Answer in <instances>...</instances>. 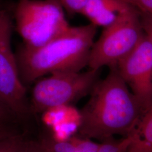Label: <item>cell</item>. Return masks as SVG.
<instances>
[{"label":"cell","mask_w":152,"mask_h":152,"mask_svg":"<svg viewBox=\"0 0 152 152\" xmlns=\"http://www.w3.org/2000/svg\"><path fill=\"white\" fill-rule=\"evenodd\" d=\"M11 34L7 33L0 41V99L15 116L23 118L31 110L11 49Z\"/></svg>","instance_id":"cell-7"},{"label":"cell","mask_w":152,"mask_h":152,"mask_svg":"<svg viewBox=\"0 0 152 152\" xmlns=\"http://www.w3.org/2000/svg\"><path fill=\"white\" fill-rule=\"evenodd\" d=\"M96 28L91 23L71 26L59 37L38 49H28L22 45L15 56L24 84L54 73L81 71L88 65Z\"/></svg>","instance_id":"cell-2"},{"label":"cell","mask_w":152,"mask_h":152,"mask_svg":"<svg viewBox=\"0 0 152 152\" xmlns=\"http://www.w3.org/2000/svg\"><path fill=\"white\" fill-rule=\"evenodd\" d=\"M99 71L57 72L39 80L33 88L31 110L43 113L55 107L71 105L90 94L99 80Z\"/></svg>","instance_id":"cell-5"},{"label":"cell","mask_w":152,"mask_h":152,"mask_svg":"<svg viewBox=\"0 0 152 152\" xmlns=\"http://www.w3.org/2000/svg\"><path fill=\"white\" fill-rule=\"evenodd\" d=\"M25 139L15 134L0 140V152H19Z\"/></svg>","instance_id":"cell-12"},{"label":"cell","mask_w":152,"mask_h":152,"mask_svg":"<svg viewBox=\"0 0 152 152\" xmlns=\"http://www.w3.org/2000/svg\"><path fill=\"white\" fill-rule=\"evenodd\" d=\"M11 31L10 17L5 10L0 9V41L6 34Z\"/></svg>","instance_id":"cell-15"},{"label":"cell","mask_w":152,"mask_h":152,"mask_svg":"<svg viewBox=\"0 0 152 152\" xmlns=\"http://www.w3.org/2000/svg\"><path fill=\"white\" fill-rule=\"evenodd\" d=\"M133 7L126 0H89L81 14L96 27L106 28Z\"/></svg>","instance_id":"cell-8"},{"label":"cell","mask_w":152,"mask_h":152,"mask_svg":"<svg viewBox=\"0 0 152 152\" xmlns=\"http://www.w3.org/2000/svg\"><path fill=\"white\" fill-rule=\"evenodd\" d=\"M130 136L127 152H152V106L142 115Z\"/></svg>","instance_id":"cell-10"},{"label":"cell","mask_w":152,"mask_h":152,"mask_svg":"<svg viewBox=\"0 0 152 152\" xmlns=\"http://www.w3.org/2000/svg\"><path fill=\"white\" fill-rule=\"evenodd\" d=\"M139 14L144 32L150 40L152 45V16L140 12Z\"/></svg>","instance_id":"cell-16"},{"label":"cell","mask_w":152,"mask_h":152,"mask_svg":"<svg viewBox=\"0 0 152 152\" xmlns=\"http://www.w3.org/2000/svg\"><path fill=\"white\" fill-rule=\"evenodd\" d=\"M4 124H5L4 122H2V121H0V126H1V125H4Z\"/></svg>","instance_id":"cell-20"},{"label":"cell","mask_w":152,"mask_h":152,"mask_svg":"<svg viewBox=\"0 0 152 152\" xmlns=\"http://www.w3.org/2000/svg\"><path fill=\"white\" fill-rule=\"evenodd\" d=\"M64 9L72 14H81L89 0H59Z\"/></svg>","instance_id":"cell-13"},{"label":"cell","mask_w":152,"mask_h":152,"mask_svg":"<svg viewBox=\"0 0 152 152\" xmlns=\"http://www.w3.org/2000/svg\"><path fill=\"white\" fill-rule=\"evenodd\" d=\"M131 141L130 136L119 140L110 138L100 142L97 152H127Z\"/></svg>","instance_id":"cell-11"},{"label":"cell","mask_w":152,"mask_h":152,"mask_svg":"<svg viewBox=\"0 0 152 152\" xmlns=\"http://www.w3.org/2000/svg\"><path fill=\"white\" fill-rule=\"evenodd\" d=\"M19 152H48L39 141L24 140Z\"/></svg>","instance_id":"cell-17"},{"label":"cell","mask_w":152,"mask_h":152,"mask_svg":"<svg viewBox=\"0 0 152 152\" xmlns=\"http://www.w3.org/2000/svg\"><path fill=\"white\" fill-rule=\"evenodd\" d=\"M80 110L78 135L101 142L114 136H130L144 112L120 75L117 65L109 66Z\"/></svg>","instance_id":"cell-1"},{"label":"cell","mask_w":152,"mask_h":152,"mask_svg":"<svg viewBox=\"0 0 152 152\" xmlns=\"http://www.w3.org/2000/svg\"><path fill=\"white\" fill-rule=\"evenodd\" d=\"M15 116L11 112V110L7 107L0 99V121L5 123L9 121Z\"/></svg>","instance_id":"cell-18"},{"label":"cell","mask_w":152,"mask_h":152,"mask_svg":"<svg viewBox=\"0 0 152 152\" xmlns=\"http://www.w3.org/2000/svg\"><path fill=\"white\" fill-rule=\"evenodd\" d=\"M144 36L139 11L133 7L113 24L104 28L92 46L88 68L100 70L105 66L117 65L135 49Z\"/></svg>","instance_id":"cell-4"},{"label":"cell","mask_w":152,"mask_h":152,"mask_svg":"<svg viewBox=\"0 0 152 152\" xmlns=\"http://www.w3.org/2000/svg\"><path fill=\"white\" fill-rule=\"evenodd\" d=\"M117 66L145 113L152 106V45L145 33L140 43Z\"/></svg>","instance_id":"cell-6"},{"label":"cell","mask_w":152,"mask_h":152,"mask_svg":"<svg viewBox=\"0 0 152 152\" xmlns=\"http://www.w3.org/2000/svg\"><path fill=\"white\" fill-rule=\"evenodd\" d=\"M15 132L10 127L3 125L0 126V140L15 134Z\"/></svg>","instance_id":"cell-19"},{"label":"cell","mask_w":152,"mask_h":152,"mask_svg":"<svg viewBox=\"0 0 152 152\" xmlns=\"http://www.w3.org/2000/svg\"><path fill=\"white\" fill-rule=\"evenodd\" d=\"M39 142L48 152H97L100 145L79 135H73L64 141H56L53 137H45Z\"/></svg>","instance_id":"cell-9"},{"label":"cell","mask_w":152,"mask_h":152,"mask_svg":"<svg viewBox=\"0 0 152 152\" xmlns=\"http://www.w3.org/2000/svg\"><path fill=\"white\" fill-rule=\"evenodd\" d=\"M141 13L152 16V0H126Z\"/></svg>","instance_id":"cell-14"},{"label":"cell","mask_w":152,"mask_h":152,"mask_svg":"<svg viewBox=\"0 0 152 152\" xmlns=\"http://www.w3.org/2000/svg\"><path fill=\"white\" fill-rule=\"evenodd\" d=\"M14 17L23 45L28 49L43 46L71 27L59 0H19Z\"/></svg>","instance_id":"cell-3"}]
</instances>
